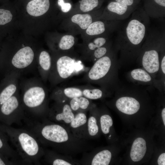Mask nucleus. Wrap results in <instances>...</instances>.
I'll use <instances>...</instances> for the list:
<instances>
[{
  "label": "nucleus",
  "instance_id": "1",
  "mask_svg": "<svg viewBox=\"0 0 165 165\" xmlns=\"http://www.w3.org/2000/svg\"><path fill=\"white\" fill-rule=\"evenodd\" d=\"M131 15L125 26L118 31L113 43L120 68H126L136 63L150 24V17L143 8L138 7Z\"/></svg>",
  "mask_w": 165,
  "mask_h": 165
},
{
  "label": "nucleus",
  "instance_id": "2",
  "mask_svg": "<svg viewBox=\"0 0 165 165\" xmlns=\"http://www.w3.org/2000/svg\"><path fill=\"white\" fill-rule=\"evenodd\" d=\"M29 123L28 130L41 144L49 146L59 152L73 154L85 151L90 146L84 139L76 137L68 126L42 119V122Z\"/></svg>",
  "mask_w": 165,
  "mask_h": 165
},
{
  "label": "nucleus",
  "instance_id": "3",
  "mask_svg": "<svg viewBox=\"0 0 165 165\" xmlns=\"http://www.w3.org/2000/svg\"><path fill=\"white\" fill-rule=\"evenodd\" d=\"M120 68L117 52L113 46L107 54L94 63L81 81L97 85L110 92H114L121 85L118 77Z\"/></svg>",
  "mask_w": 165,
  "mask_h": 165
},
{
  "label": "nucleus",
  "instance_id": "4",
  "mask_svg": "<svg viewBox=\"0 0 165 165\" xmlns=\"http://www.w3.org/2000/svg\"><path fill=\"white\" fill-rule=\"evenodd\" d=\"M51 68L48 78L51 87H55L73 76L86 72L85 66L74 49L63 52L52 51Z\"/></svg>",
  "mask_w": 165,
  "mask_h": 165
},
{
  "label": "nucleus",
  "instance_id": "5",
  "mask_svg": "<svg viewBox=\"0 0 165 165\" xmlns=\"http://www.w3.org/2000/svg\"><path fill=\"white\" fill-rule=\"evenodd\" d=\"M42 81L34 78L23 81L20 85V96L24 111L43 119L47 117L50 108L48 90Z\"/></svg>",
  "mask_w": 165,
  "mask_h": 165
},
{
  "label": "nucleus",
  "instance_id": "6",
  "mask_svg": "<svg viewBox=\"0 0 165 165\" xmlns=\"http://www.w3.org/2000/svg\"><path fill=\"white\" fill-rule=\"evenodd\" d=\"M0 130L10 139L23 161L39 163L45 151L38 139L29 130L16 128L1 123Z\"/></svg>",
  "mask_w": 165,
  "mask_h": 165
},
{
  "label": "nucleus",
  "instance_id": "7",
  "mask_svg": "<svg viewBox=\"0 0 165 165\" xmlns=\"http://www.w3.org/2000/svg\"><path fill=\"white\" fill-rule=\"evenodd\" d=\"M148 31L136 63L157 79L160 52L165 48V31L156 29Z\"/></svg>",
  "mask_w": 165,
  "mask_h": 165
},
{
  "label": "nucleus",
  "instance_id": "8",
  "mask_svg": "<svg viewBox=\"0 0 165 165\" xmlns=\"http://www.w3.org/2000/svg\"><path fill=\"white\" fill-rule=\"evenodd\" d=\"M111 93L101 87H94L88 84L65 87H55L50 95L49 99L54 101H68L74 97H84L90 100H95L103 98Z\"/></svg>",
  "mask_w": 165,
  "mask_h": 165
},
{
  "label": "nucleus",
  "instance_id": "9",
  "mask_svg": "<svg viewBox=\"0 0 165 165\" xmlns=\"http://www.w3.org/2000/svg\"><path fill=\"white\" fill-rule=\"evenodd\" d=\"M103 8L90 12L76 14L62 19L61 26L66 33L76 36L82 34L94 21L99 20Z\"/></svg>",
  "mask_w": 165,
  "mask_h": 165
},
{
  "label": "nucleus",
  "instance_id": "10",
  "mask_svg": "<svg viewBox=\"0 0 165 165\" xmlns=\"http://www.w3.org/2000/svg\"><path fill=\"white\" fill-rule=\"evenodd\" d=\"M19 90L0 106V123L11 126L19 123L25 116Z\"/></svg>",
  "mask_w": 165,
  "mask_h": 165
},
{
  "label": "nucleus",
  "instance_id": "11",
  "mask_svg": "<svg viewBox=\"0 0 165 165\" xmlns=\"http://www.w3.org/2000/svg\"><path fill=\"white\" fill-rule=\"evenodd\" d=\"M120 20H98L94 21L82 34V42L101 36H110L119 29Z\"/></svg>",
  "mask_w": 165,
  "mask_h": 165
},
{
  "label": "nucleus",
  "instance_id": "12",
  "mask_svg": "<svg viewBox=\"0 0 165 165\" xmlns=\"http://www.w3.org/2000/svg\"><path fill=\"white\" fill-rule=\"evenodd\" d=\"M75 114L68 101L59 100L54 101L53 105L50 108L47 117L53 122L68 126Z\"/></svg>",
  "mask_w": 165,
  "mask_h": 165
},
{
  "label": "nucleus",
  "instance_id": "13",
  "mask_svg": "<svg viewBox=\"0 0 165 165\" xmlns=\"http://www.w3.org/2000/svg\"><path fill=\"white\" fill-rule=\"evenodd\" d=\"M135 9L116 1H111L104 9L99 19L105 20H124L128 18Z\"/></svg>",
  "mask_w": 165,
  "mask_h": 165
},
{
  "label": "nucleus",
  "instance_id": "14",
  "mask_svg": "<svg viewBox=\"0 0 165 165\" xmlns=\"http://www.w3.org/2000/svg\"><path fill=\"white\" fill-rule=\"evenodd\" d=\"M20 75L15 71L5 74L0 84V106L19 90V81Z\"/></svg>",
  "mask_w": 165,
  "mask_h": 165
},
{
  "label": "nucleus",
  "instance_id": "15",
  "mask_svg": "<svg viewBox=\"0 0 165 165\" xmlns=\"http://www.w3.org/2000/svg\"><path fill=\"white\" fill-rule=\"evenodd\" d=\"M128 80L135 85L152 86L161 92L165 90L160 81L142 68L134 69L126 74Z\"/></svg>",
  "mask_w": 165,
  "mask_h": 165
},
{
  "label": "nucleus",
  "instance_id": "16",
  "mask_svg": "<svg viewBox=\"0 0 165 165\" xmlns=\"http://www.w3.org/2000/svg\"><path fill=\"white\" fill-rule=\"evenodd\" d=\"M110 36H101L94 38L82 43L77 44V52L81 59L88 61L90 55L96 49L100 47L110 40Z\"/></svg>",
  "mask_w": 165,
  "mask_h": 165
},
{
  "label": "nucleus",
  "instance_id": "17",
  "mask_svg": "<svg viewBox=\"0 0 165 165\" xmlns=\"http://www.w3.org/2000/svg\"><path fill=\"white\" fill-rule=\"evenodd\" d=\"M87 120L85 112L76 113L74 119L68 125L73 134L76 137L83 139L87 138Z\"/></svg>",
  "mask_w": 165,
  "mask_h": 165
},
{
  "label": "nucleus",
  "instance_id": "18",
  "mask_svg": "<svg viewBox=\"0 0 165 165\" xmlns=\"http://www.w3.org/2000/svg\"><path fill=\"white\" fill-rule=\"evenodd\" d=\"M143 9L149 17L155 19L165 16V0H143Z\"/></svg>",
  "mask_w": 165,
  "mask_h": 165
},
{
  "label": "nucleus",
  "instance_id": "19",
  "mask_svg": "<svg viewBox=\"0 0 165 165\" xmlns=\"http://www.w3.org/2000/svg\"><path fill=\"white\" fill-rule=\"evenodd\" d=\"M77 42L75 36L66 33L60 35L57 42L51 45V48L53 52L68 51L74 49Z\"/></svg>",
  "mask_w": 165,
  "mask_h": 165
},
{
  "label": "nucleus",
  "instance_id": "20",
  "mask_svg": "<svg viewBox=\"0 0 165 165\" xmlns=\"http://www.w3.org/2000/svg\"><path fill=\"white\" fill-rule=\"evenodd\" d=\"M36 65L41 79L44 82L48 80L51 68V55L47 51L42 50L40 52Z\"/></svg>",
  "mask_w": 165,
  "mask_h": 165
},
{
  "label": "nucleus",
  "instance_id": "21",
  "mask_svg": "<svg viewBox=\"0 0 165 165\" xmlns=\"http://www.w3.org/2000/svg\"><path fill=\"white\" fill-rule=\"evenodd\" d=\"M102 2L101 0H81L77 8H72L69 12L61 14V18H63L73 15L90 12L100 9Z\"/></svg>",
  "mask_w": 165,
  "mask_h": 165
},
{
  "label": "nucleus",
  "instance_id": "22",
  "mask_svg": "<svg viewBox=\"0 0 165 165\" xmlns=\"http://www.w3.org/2000/svg\"><path fill=\"white\" fill-rule=\"evenodd\" d=\"M50 6L49 0H32L27 6L28 13L33 16H39L46 14Z\"/></svg>",
  "mask_w": 165,
  "mask_h": 165
},
{
  "label": "nucleus",
  "instance_id": "23",
  "mask_svg": "<svg viewBox=\"0 0 165 165\" xmlns=\"http://www.w3.org/2000/svg\"><path fill=\"white\" fill-rule=\"evenodd\" d=\"M8 138L6 134L0 130V153L16 164L18 163L20 157L9 145Z\"/></svg>",
  "mask_w": 165,
  "mask_h": 165
},
{
  "label": "nucleus",
  "instance_id": "24",
  "mask_svg": "<svg viewBox=\"0 0 165 165\" xmlns=\"http://www.w3.org/2000/svg\"><path fill=\"white\" fill-rule=\"evenodd\" d=\"M146 142L141 138H138L134 141L132 146L130 156L134 162L141 160L144 157L146 151Z\"/></svg>",
  "mask_w": 165,
  "mask_h": 165
},
{
  "label": "nucleus",
  "instance_id": "25",
  "mask_svg": "<svg viewBox=\"0 0 165 165\" xmlns=\"http://www.w3.org/2000/svg\"><path fill=\"white\" fill-rule=\"evenodd\" d=\"M44 156L46 162L53 165H72L76 163L70 157L58 154L54 151H45Z\"/></svg>",
  "mask_w": 165,
  "mask_h": 165
},
{
  "label": "nucleus",
  "instance_id": "26",
  "mask_svg": "<svg viewBox=\"0 0 165 165\" xmlns=\"http://www.w3.org/2000/svg\"><path fill=\"white\" fill-rule=\"evenodd\" d=\"M91 100L84 97H81L70 99L68 101L72 110L75 113L89 110L95 105Z\"/></svg>",
  "mask_w": 165,
  "mask_h": 165
},
{
  "label": "nucleus",
  "instance_id": "27",
  "mask_svg": "<svg viewBox=\"0 0 165 165\" xmlns=\"http://www.w3.org/2000/svg\"><path fill=\"white\" fill-rule=\"evenodd\" d=\"M112 158L111 152L105 149L99 152L92 158H86L85 163L91 165H108ZM85 162V161H84Z\"/></svg>",
  "mask_w": 165,
  "mask_h": 165
},
{
  "label": "nucleus",
  "instance_id": "28",
  "mask_svg": "<svg viewBox=\"0 0 165 165\" xmlns=\"http://www.w3.org/2000/svg\"><path fill=\"white\" fill-rule=\"evenodd\" d=\"M113 42L112 40L94 51L89 58L88 61L93 62L96 61L107 54L113 48Z\"/></svg>",
  "mask_w": 165,
  "mask_h": 165
},
{
  "label": "nucleus",
  "instance_id": "29",
  "mask_svg": "<svg viewBox=\"0 0 165 165\" xmlns=\"http://www.w3.org/2000/svg\"><path fill=\"white\" fill-rule=\"evenodd\" d=\"M92 108L89 110L90 116L87 120V138L95 136L97 134L99 131V127L97 124V120L93 115Z\"/></svg>",
  "mask_w": 165,
  "mask_h": 165
},
{
  "label": "nucleus",
  "instance_id": "30",
  "mask_svg": "<svg viewBox=\"0 0 165 165\" xmlns=\"http://www.w3.org/2000/svg\"><path fill=\"white\" fill-rule=\"evenodd\" d=\"M165 88V48H163L160 55V66L157 77Z\"/></svg>",
  "mask_w": 165,
  "mask_h": 165
},
{
  "label": "nucleus",
  "instance_id": "31",
  "mask_svg": "<svg viewBox=\"0 0 165 165\" xmlns=\"http://www.w3.org/2000/svg\"><path fill=\"white\" fill-rule=\"evenodd\" d=\"M101 127L102 132L105 134H108L110 127L113 124V121L111 116L107 114L102 115L100 119Z\"/></svg>",
  "mask_w": 165,
  "mask_h": 165
},
{
  "label": "nucleus",
  "instance_id": "32",
  "mask_svg": "<svg viewBox=\"0 0 165 165\" xmlns=\"http://www.w3.org/2000/svg\"><path fill=\"white\" fill-rule=\"evenodd\" d=\"M13 15L9 10L0 9V25H4L10 22Z\"/></svg>",
  "mask_w": 165,
  "mask_h": 165
},
{
  "label": "nucleus",
  "instance_id": "33",
  "mask_svg": "<svg viewBox=\"0 0 165 165\" xmlns=\"http://www.w3.org/2000/svg\"><path fill=\"white\" fill-rule=\"evenodd\" d=\"M120 3L123 5L131 6L135 9L139 7L140 2L142 0H112Z\"/></svg>",
  "mask_w": 165,
  "mask_h": 165
},
{
  "label": "nucleus",
  "instance_id": "34",
  "mask_svg": "<svg viewBox=\"0 0 165 165\" xmlns=\"http://www.w3.org/2000/svg\"><path fill=\"white\" fill-rule=\"evenodd\" d=\"M58 5L61 7V14L68 13L72 9V6L69 2H65L64 0H58Z\"/></svg>",
  "mask_w": 165,
  "mask_h": 165
},
{
  "label": "nucleus",
  "instance_id": "35",
  "mask_svg": "<svg viewBox=\"0 0 165 165\" xmlns=\"http://www.w3.org/2000/svg\"><path fill=\"white\" fill-rule=\"evenodd\" d=\"M159 165H165V153H163L159 156L157 160Z\"/></svg>",
  "mask_w": 165,
  "mask_h": 165
},
{
  "label": "nucleus",
  "instance_id": "36",
  "mask_svg": "<svg viewBox=\"0 0 165 165\" xmlns=\"http://www.w3.org/2000/svg\"><path fill=\"white\" fill-rule=\"evenodd\" d=\"M162 117L164 125L165 126V108H164L162 110Z\"/></svg>",
  "mask_w": 165,
  "mask_h": 165
},
{
  "label": "nucleus",
  "instance_id": "37",
  "mask_svg": "<svg viewBox=\"0 0 165 165\" xmlns=\"http://www.w3.org/2000/svg\"></svg>",
  "mask_w": 165,
  "mask_h": 165
}]
</instances>
